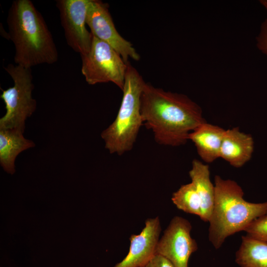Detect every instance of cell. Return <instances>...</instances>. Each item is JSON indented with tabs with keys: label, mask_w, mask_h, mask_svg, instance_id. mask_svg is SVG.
<instances>
[{
	"label": "cell",
	"mask_w": 267,
	"mask_h": 267,
	"mask_svg": "<svg viewBox=\"0 0 267 267\" xmlns=\"http://www.w3.org/2000/svg\"><path fill=\"white\" fill-rule=\"evenodd\" d=\"M172 201L178 209L186 213L201 216V199L195 185L191 182L182 185L174 192Z\"/></svg>",
	"instance_id": "cell-16"
},
{
	"label": "cell",
	"mask_w": 267,
	"mask_h": 267,
	"mask_svg": "<svg viewBox=\"0 0 267 267\" xmlns=\"http://www.w3.org/2000/svg\"><path fill=\"white\" fill-rule=\"evenodd\" d=\"M192 226L186 219L174 217L159 240L155 255L168 259L175 267H188L190 256L198 249V245L190 235Z\"/></svg>",
	"instance_id": "cell-8"
},
{
	"label": "cell",
	"mask_w": 267,
	"mask_h": 267,
	"mask_svg": "<svg viewBox=\"0 0 267 267\" xmlns=\"http://www.w3.org/2000/svg\"><path fill=\"white\" fill-rule=\"evenodd\" d=\"M108 4L100 0H89L88 4L86 23L92 35L112 46L129 63V58L135 61L140 56L133 44L117 31L108 9Z\"/></svg>",
	"instance_id": "cell-7"
},
{
	"label": "cell",
	"mask_w": 267,
	"mask_h": 267,
	"mask_svg": "<svg viewBox=\"0 0 267 267\" xmlns=\"http://www.w3.org/2000/svg\"><path fill=\"white\" fill-rule=\"evenodd\" d=\"M215 197L209 221L208 238L219 249L228 236L244 230L256 219L267 213V201L252 203L243 198L241 187L234 180L215 177Z\"/></svg>",
	"instance_id": "cell-3"
},
{
	"label": "cell",
	"mask_w": 267,
	"mask_h": 267,
	"mask_svg": "<svg viewBox=\"0 0 267 267\" xmlns=\"http://www.w3.org/2000/svg\"><path fill=\"white\" fill-rule=\"evenodd\" d=\"M225 130L205 122L192 131L188 136L201 159L207 163L220 158V151Z\"/></svg>",
	"instance_id": "cell-12"
},
{
	"label": "cell",
	"mask_w": 267,
	"mask_h": 267,
	"mask_svg": "<svg viewBox=\"0 0 267 267\" xmlns=\"http://www.w3.org/2000/svg\"><path fill=\"white\" fill-rule=\"evenodd\" d=\"M244 231L247 235L267 242V213L253 221Z\"/></svg>",
	"instance_id": "cell-17"
},
{
	"label": "cell",
	"mask_w": 267,
	"mask_h": 267,
	"mask_svg": "<svg viewBox=\"0 0 267 267\" xmlns=\"http://www.w3.org/2000/svg\"><path fill=\"white\" fill-rule=\"evenodd\" d=\"M23 133L15 129L0 130V164L8 174L15 173L17 156L35 146L34 141L25 138Z\"/></svg>",
	"instance_id": "cell-14"
},
{
	"label": "cell",
	"mask_w": 267,
	"mask_h": 267,
	"mask_svg": "<svg viewBox=\"0 0 267 267\" xmlns=\"http://www.w3.org/2000/svg\"><path fill=\"white\" fill-rule=\"evenodd\" d=\"M142 267H175L174 265L166 258L159 255H155L153 258L144 266Z\"/></svg>",
	"instance_id": "cell-19"
},
{
	"label": "cell",
	"mask_w": 267,
	"mask_h": 267,
	"mask_svg": "<svg viewBox=\"0 0 267 267\" xmlns=\"http://www.w3.org/2000/svg\"><path fill=\"white\" fill-rule=\"evenodd\" d=\"M161 230L158 217L146 220L142 231L130 236L127 256L114 267H142L146 265L155 255Z\"/></svg>",
	"instance_id": "cell-10"
},
{
	"label": "cell",
	"mask_w": 267,
	"mask_h": 267,
	"mask_svg": "<svg viewBox=\"0 0 267 267\" xmlns=\"http://www.w3.org/2000/svg\"><path fill=\"white\" fill-rule=\"evenodd\" d=\"M257 46L267 58V19L262 24L260 32L256 37Z\"/></svg>",
	"instance_id": "cell-18"
},
{
	"label": "cell",
	"mask_w": 267,
	"mask_h": 267,
	"mask_svg": "<svg viewBox=\"0 0 267 267\" xmlns=\"http://www.w3.org/2000/svg\"><path fill=\"white\" fill-rule=\"evenodd\" d=\"M235 262L240 267H267V242L242 236Z\"/></svg>",
	"instance_id": "cell-15"
},
{
	"label": "cell",
	"mask_w": 267,
	"mask_h": 267,
	"mask_svg": "<svg viewBox=\"0 0 267 267\" xmlns=\"http://www.w3.org/2000/svg\"><path fill=\"white\" fill-rule=\"evenodd\" d=\"M145 84L138 71L129 62L117 115L101 133L105 148L110 153L122 155L133 149L143 125L140 97Z\"/></svg>",
	"instance_id": "cell-4"
},
{
	"label": "cell",
	"mask_w": 267,
	"mask_h": 267,
	"mask_svg": "<svg viewBox=\"0 0 267 267\" xmlns=\"http://www.w3.org/2000/svg\"><path fill=\"white\" fill-rule=\"evenodd\" d=\"M189 175L201 199V215L200 218L205 222H209L215 197V187L210 178L209 167L199 160L194 159L192 161Z\"/></svg>",
	"instance_id": "cell-13"
},
{
	"label": "cell",
	"mask_w": 267,
	"mask_h": 267,
	"mask_svg": "<svg viewBox=\"0 0 267 267\" xmlns=\"http://www.w3.org/2000/svg\"><path fill=\"white\" fill-rule=\"evenodd\" d=\"M143 125L159 144L179 146L206 122L201 108L185 94L166 91L146 83L140 97Z\"/></svg>",
	"instance_id": "cell-1"
},
{
	"label": "cell",
	"mask_w": 267,
	"mask_h": 267,
	"mask_svg": "<svg viewBox=\"0 0 267 267\" xmlns=\"http://www.w3.org/2000/svg\"><path fill=\"white\" fill-rule=\"evenodd\" d=\"M260 3L265 7L267 12V0H261Z\"/></svg>",
	"instance_id": "cell-20"
},
{
	"label": "cell",
	"mask_w": 267,
	"mask_h": 267,
	"mask_svg": "<svg viewBox=\"0 0 267 267\" xmlns=\"http://www.w3.org/2000/svg\"><path fill=\"white\" fill-rule=\"evenodd\" d=\"M4 69L13 81V86L1 89L6 112L0 119V130L18 129L24 132L27 119L34 113L37 102L32 97L34 88L31 68L8 64Z\"/></svg>",
	"instance_id": "cell-5"
},
{
	"label": "cell",
	"mask_w": 267,
	"mask_h": 267,
	"mask_svg": "<svg viewBox=\"0 0 267 267\" xmlns=\"http://www.w3.org/2000/svg\"><path fill=\"white\" fill-rule=\"evenodd\" d=\"M15 47L14 63L26 68L52 64L58 59L53 37L41 13L30 0H14L6 19Z\"/></svg>",
	"instance_id": "cell-2"
},
{
	"label": "cell",
	"mask_w": 267,
	"mask_h": 267,
	"mask_svg": "<svg viewBox=\"0 0 267 267\" xmlns=\"http://www.w3.org/2000/svg\"><path fill=\"white\" fill-rule=\"evenodd\" d=\"M89 0H58L56 7L68 45L81 56L89 50L93 36L86 28Z\"/></svg>",
	"instance_id": "cell-9"
},
{
	"label": "cell",
	"mask_w": 267,
	"mask_h": 267,
	"mask_svg": "<svg viewBox=\"0 0 267 267\" xmlns=\"http://www.w3.org/2000/svg\"><path fill=\"white\" fill-rule=\"evenodd\" d=\"M254 149L251 134L241 132L238 127L228 129L223 137L220 158L232 167L240 168L251 159Z\"/></svg>",
	"instance_id": "cell-11"
},
{
	"label": "cell",
	"mask_w": 267,
	"mask_h": 267,
	"mask_svg": "<svg viewBox=\"0 0 267 267\" xmlns=\"http://www.w3.org/2000/svg\"><path fill=\"white\" fill-rule=\"evenodd\" d=\"M81 57V72L89 85L112 82L123 90L129 63L109 44L93 36L89 51Z\"/></svg>",
	"instance_id": "cell-6"
}]
</instances>
